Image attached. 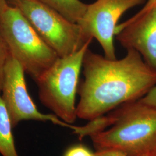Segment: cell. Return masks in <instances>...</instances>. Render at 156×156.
<instances>
[{
  "mask_svg": "<svg viewBox=\"0 0 156 156\" xmlns=\"http://www.w3.org/2000/svg\"><path fill=\"white\" fill-rule=\"evenodd\" d=\"M84 79L79 84L77 117L92 120L126 103L139 100L156 85V69L136 50L121 59H110L86 50Z\"/></svg>",
  "mask_w": 156,
  "mask_h": 156,
  "instance_id": "1",
  "label": "cell"
},
{
  "mask_svg": "<svg viewBox=\"0 0 156 156\" xmlns=\"http://www.w3.org/2000/svg\"><path fill=\"white\" fill-rule=\"evenodd\" d=\"M109 128L90 136L97 151L116 150L128 156H156V108L140 100L110 113Z\"/></svg>",
  "mask_w": 156,
  "mask_h": 156,
  "instance_id": "2",
  "label": "cell"
},
{
  "mask_svg": "<svg viewBox=\"0 0 156 156\" xmlns=\"http://www.w3.org/2000/svg\"><path fill=\"white\" fill-rule=\"evenodd\" d=\"M90 44L68 56L58 57L35 81L39 100L66 123L76 121V95L84 55Z\"/></svg>",
  "mask_w": 156,
  "mask_h": 156,
  "instance_id": "3",
  "label": "cell"
},
{
  "mask_svg": "<svg viewBox=\"0 0 156 156\" xmlns=\"http://www.w3.org/2000/svg\"><path fill=\"white\" fill-rule=\"evenodd\" d=\"M0 33L11 55L34 80L59 57L16 6L9 4L1 13Z\"/></svg>",
  "mask_w": 156,
  "mask_h": 156,
  "instance_id": "4",
  "label": "cell"
},
{
  "mask_svg": "<svg viewBox=\"0 0 156 156\" xmlns=\"http://www.w3.org/2000/svg\"><path fill=\"white\" fill-rule=\"evenodd\" d=\"M17 6L46 44L59 57L81 49L93 38L73 23L38 0H19Z\"/></svg>",
  "mask_w": 156,
  "mask_h": 156,
  "instance_id": "5",
  "label": "cell"
},
{
  "mask_svg": "<svg viewBox=\"0 0 156 156\" xmlns=\"http://www.w3.org/2000/svg\"><path fill=\"white\" fill-rule=\"evenodd\" d=\"M25 71L20 64L10 55L6 65L1 96L9 113L13 127L24 120L51 122L72 129L76 126L66 123L55 115L39 111L28 93Z\"/></svg>",
  "mask_w": 156,
  "mask_h": 156,
  "instance_id": "6",
  "label": "cell"
},
{
  "mask_svg": "<svg viewBox=\"0 0 156 156\" xmlns=\"http://www.w3.org/2000/svg\"><path fill=\"white\" fill-rule=\"evenodd\" d=\"M146 0H96L87 4L82 19L78 23L88 37L96 39L104 56L116 59L114 37L118 22L123 14Z\"/></svg>",
  "mask_w": 156,
  "mask_h": 156,
  "instance_id": "7",
  "label": "cell"
},
{
  "mask_svg": "<svg viewBox=\"0 0 156 156\" xmlns=\"http://www.w3.org/2000/svg\"><path fill=\"white\" fill-rule=\"evenodd\" d=\"M115 37L126 50L138 51L149 66L156 69V6L139 16L118 24Z\"/></svg>",
  "mask_w": 156,
  "mask_h": 156,
  "instance_id": "8",
  "label": "cell"
},
{
  "mask_svg": "<svg viewBox=\"0 0 156 156\" xmlns=\"http://www.w3.org/2000/svg\"><path fill=\"white\" fill-rule=\"evenodd\" d=\"M12 128L9 113L0 94V154L2 156H19Z\"/></svg>",
  "mask_w": 156,
  "mask_h": 156,
  "instance_id": "9",
  "label": "cell"
},
{
  "mask_svg": "<svg viewBox=\"0 0 156 156\" xmlns=\"http://www.w3.org/2000/svg\"><path fill=\"white\" fill-rule=\"evenodd\" d=\"M73 23H78L83 16L87 4L80 0H38Z\"/></svg>",
  "mask_w": 156,
  "mask_h": 156,
  "instance_id": "10",
  "label": "cell"
},
{
  "mask_svg": "<svg viewBox=\"0 0 156 156\" xmlns=\"http://www.w3.org/2000/svg\"><path fill=\"white\" fill-rule=\"evenodd\" d=\"M10 55L8 46L0 33V94L2 87L6 65Z\"/></svg>",
  "mask_w": 156,
  "mask_h": 156,
  "instance_id": "11",
  "label": "cell"
},
{
  "mask_svg": "<svg viewBox=\"0 0 156 156\" xmlns=\"http://www.w3.org/2000/svg\"><path fill=\"white\" fill-rule=\"evenodd\" d=\"M64 156H96L88 148L83 145H76L69 148Z\"/></svg>",
  "mask_w": 156,
  "mask_h": 156,
  "instance_id": "12",
  "label": "cell"
},
{
  "mask_svg": "<svg viewBox=\"0 0 156 156\" xmlns=\"http://www.w3.org/2000/svg\"><path fill=\"white\" fill-rule=\"evenodd\" d=\"M140 101L147 105L156 108V85Z\"/></svg>",
  "mask_w": 156,
  "mask_h": 156,
  "instance_id": "13",
  "label": "cell"
},
{
  "mask_svg": "<svg viewBox=\"0 0 156 156\" xmlns=\"http://www.w3.org/2000/svg\"><path fill=\"white\" fill-rule=\"evenodd\" d=\"M96 156H128L120 151L116 150H103L97 151Z\"/></svg>",
  "mask_w": 156,
  "mask_h": 156,
  "instance_id": "14",
  "label": "cell"
},
{
  "mask_svg": "<svg viewBox=\"0 0 156 156\" xmlns=\"http://www.w3.org/2000/svg\"><path fill=\"white\" fill-rule=\"evenodd\" d=\"M156 6V0H147L144 4V7L137 12L134 16H139L142 14L145 13L146 12L149 11L151 8Z\"/></svg>",
  "mask_w": 156,
  "mask_h": 156,
  "instance_id": "15",
  "label": "cell"
},
{
  "mask_svg": "<svg viewBox=\"0 0 156 156\" xmlns=\"http://www.w3.org/2000/svg\"><path fill=\"white\" fill-rule=\"evenodd\" d=\"M8 4L9 2L8 0H0V15Z\"/></svg>",
  "mask_w": 156,
  "mask_h": 156,
  "instance_id": "16",
  "label": "cell"
},
{
  "mask_svg": "<svg viewBox=\"0 0 156 156\" xmlns=\"http://www.w3.org/2000/svg\"><path fill=\"white\" fill-rule=\"evenodd\" d=\"M8 2H9H9H11V4L12 5H13L16 2H17V1H19V0H8Z\"/></svg>",
  "mask_w": 156,
  "mask_h": 156,
  "instance_id": "17",
  "label": "cell"
}]
</instances>
